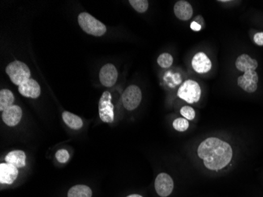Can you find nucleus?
<instances>
[{"label":"nucleus","instance_id":"obj_2","mask_svg":"<svg viewBox=\"0 0 263 197\" xmlns=\"http://www.w3.org/2000/svg\"><path fill=\"white\" fill-rule=\"evenodd\" d=\"M78 24L86 33L91 36H102L107 32V27L88 13L78 15Z\"/></svg>","mask_w":263,"mask_h":197},{"label":"nucleus","instance_id":"obj_1","mask_svg":"<svg viewBox=\"0 0 263 197\" xmlns=\"http://www.w3.org/2000/svg\"><path fill=\"white\" fill-rule=\"evenodd\" d=\"M198 155L208 169L218 171L230 164L233 149L227 142L218 138H209L200 143Z\"/></svg>","mask_w":263,"mask_h":197},{"label":"nucleus","instance_id":"obj_8","mask_svg":"<svg viewBox=\"0 0 263 197\" xmlns=\"http://www.w3.org/2000/svg\"><path fill=\"white\" fill-rule=\"evenodd\" d=\"M154 187L158 195L162 197H169L174 189L172 177L166 173H161L157 176Z\"/></svg>","mask_w":263,"mask_h":197},{"label":"nucleus","instance_id":"obj_24","mask_svg":"<svg viewBox=\"0 0 263 197\" xmlns=\"http://www.w3.org/2000/svg\"><path fill=\"white\" fill-rule=\"evenodd\" d=\"M56 158L61 164H65L69 159V154L67 150L60 149L56 152Z\"/></svg>","mask_w":263,"mask_h":197},{"label":"nucleus","instance_id":"obj_6","mask_svg":"<svg viewBox=\"0 0 263 197\" xmlns=\"http://www.w3.org/2000/svg\"><path fill=\"white\" fill-rule=\"evenodd\" d=\"M112 96L109 92H103L99 103V114L103 122L111 123L115 119L114 105L111 102Z\"/></svg>","mask_w":263,"mask_h":197},{"label":"nucleus","instance_id":"obj_19","mask_svg":"<svg viewBox=\"0 0 263 197\" xmlns=\"http://www.w3.org/2000/svg\"><path fill=\"white\" fill-rule=\"evenodd\" d=\"M14 101V94L8 89H2L0 92V111L5 110L13 106Z\"/></svg>","mask_w":263,"mask_h":197},{"label":"nucleus","instance_id":"obj_26","mask_svg":"<svg viewBox=\"0 0 263 197\" xmlns=\"http://www.w3.org/2000/svg\"><path fill=\"white\" fill-rule=\"evenodd\" d=\"M190 27L193 31H196V32L200 31L201 28H202V26H200V24H199L198 22H192L191 23Z\"/></svg>","mask_w":263,"mask_h":197},{"label":"nucleus","instance_id":"obj_13","mask_svg":"<svg viewBox=\"0 0 263 197\" xmlns=\"http://www.w3.org/2000/svg\"><path fill=\"white\" fill-rule=\"evenodd\" d=\"M18 175V168L9 164L0 165V182L1 184L11 185Z\"/></svg>","mask_w":263,"mask_h":197},{"label":"nucleus","instance_id":"obj_17","mask_svg":"<svg viewBox=\"0 0 263 197\" xmlns=\"http://www.w3.org/2000/svg\"><path fill=\"white\" fill-rule=\"evenodd\" d=\"M62 119L69 128L73 130H79L83 126V122L81 117L70 112H64L62 113Z\"/></svg>","mask_w":263,"mask_h":197},{"label":"nucleus","instance_id":"obj_25","mask_svg":"<svg viewBox=\"0 0 263 197\" xmlns=\"http://www.w3.org/2000/svg\"><path fill=\"white\" fill-rule=\"evenodd\" d=\"M254 41L259 46H263V32H257L254 36Z\"/></svg>","mask_w":263,"mask_h":197},{"label":"nucleus","instance_id":"obj_5","mask_svg":"<svg viewBox=\"0 0 263 197\" xmlns=\"http://www.w3.org/2000/svg\"><path fill=\"white\" fill-rule=\"evenodd\" d=\"M122 104L128 111H133L138 108L142 100V92L138 86L130 85L122 94Z\"/></svg>","mask_w":263,"mask_h":197},{"label":"nucleus","instance_id":"obj_20","mask_svg":"<svg viewBox=\"0 0 263 197\" xmlns=\"http://www.w3.org/2000/svg\"><path fill=\"white\" fill-rule=\"evenodd\" d=\"M129 3L138 13L146 12L148 9L149 2L147 0H130Z\"/></svg>","mask_w":263,"mask_h":197},{"label":"nucleus","instance_id":"obj_18","mask_svg":"<svg viewBox=\"0 0 263 197\" xmlns=\"http://www.w3.org/2000/svg\"><path fill=\"white\" fill-rule=\"evenodd\" d=\"M91 189L87 185H75L68 192V197H91Z\"/></svg>","mask_w":263,"mask_h":197},{"label":"nucleus","instance_id":"obj_9","mask_svg":"<svg viewBox=\"0 0 263 197\" xmlns=\"http://www.w3.org/2000/svg\"><path fill=\"white\" fill-rule=\"evenodd\" d=\"M118 72L113 64H106L99 72V81L105 87H112L117 82Z\"/></svg>","mask_w":263,"mask_h":197},{"label":"nucleus","instance_id":"obj_14","mask_svg":"<svg viewBox=\"0 0 263 197\" xmlns=\"http://www.w3.org/2000/svg\"><path fill=\"white\" fill-rule=\"evenodd\" d=\"M174 10L176 18L181 21H188L193 15L192 5L184 0L177 1L174 5Z\"/></svg>","mask_w":263,"mask_h":197},{"label":"nucleus","instance_id":"obj_23","mask_svg":"<svg viewBox=\"0 0 263 197\" xmlns=\"http://www.w3.org/2000/svg\"><path fill=\"white\" fill-rule=\"evenodd\" d=\"M181 115L184 116L187 120H193L196 117V112L189 106H184L180 111Z\"/></svg>","mask_w":263,"mask_h":197},{"label":"nucleus","instance_id":"obj_10","mask_svg":"<svg viewBox=\"0 0 263 197\" xmlns=\"http://www.w3.org/2000/svg\"><path fill=\"white\" fill-rule=\"evenodd\" d=\"M192 66L196 73L206 74L211 70L212 63L210 58H208V56L205 53L198 52L192 58Z\"/></svg>","mask_w":263,"mask_h":197},{"label":"nucleus","instance_id":"obj_16","mask_svg":"<svg viewBox=\"0 0 263 197\" xmlns=\"http://www.w3.org/2000/svg\"><path fill=\"white\" fill-rule=\"evenodd\" d=\"M26 153L20 150L10 151L5 157L6 164H11L17 168H24L26 166Z\"/></svg>","mask_w":263,"mask_h":197},{"label":"nucleus","instance_id":"obj_3","mask_svg":"<svg viewBox=\"0 0 263 197\" xmlns=\"http://www.w3.org/2000/svg\"><path fill=\"white\" fill-rule=\"evenodd\" d=\"M6 72L11 82L18 86L27 82L31 76L29 68L24 62L20 61H14L9 64L6 66Z\"/></svg>","mask_w":263,"mask_h":197},{"label":"nucleus","instance_id":"obj_7","mask_svg":"<svg viewBox=\"0 0 263 197\" xmlns=\"http://www.w3.org/2000/svg\"><path fill=\"white\" fill-rule=\"evenodd\" d=\"M259 76L255 70H247L243 75L239 76L237 79L239 87L248 93H253L258 88Z\"/></svg>","mask_w":263,"mask_h":197},{"label":"nucleus","instance_id":"obj_11","mask_svg":"<svg viewBox=\"0 0 263 197\" xmlns=\"http://www.w3.org/2000/svg\"><path fill=\"white\" fill-rule=\"evenodd\" d=\"M22 110L18 105H13L2 112V121L9 126H15L20 122Z\"/></svg>","mask_w":263,"mask_h":197},{"label":"nucleus","instance_id":"obj_27","mask_svg":"<svg viewBox=\"0 0 263 197\" xmlns=\"http://www.w3.org/2000/svg\"><path fill=\"white\" fill-rule=\"evenodd\" d=\"M141 197V195H138V194H133V195L129 196V197Z\"/></svg>","mask_w":263,"mask_h":197},{"label":"nucleus","instance_id":"obj_15","mask_svg":"<svg viewBox=\"0 0 263 197\" xmlns=\"http://www.w3.org/2000/svg\"><path fill=\"white\" fill-rule=\"evenodd\" d=\"M235 67L241 72L255 70L258 68L257 60L251 58L248 55L243 54L235 60Z\"/></svg>","mask_w":263,"mask_h":197},{"label":"nucleus","instance_id":"obj_22","mask_svg":"<svg viewBox=\"0 0 263 197\" xmlns=\"http://www.w3.org/2000/svg\"><path fill=\"white\" fill-rule=\"evenodd\" d=\"M173 126L177 131L184 132L186 131L189 127V122L186 118L178 117V118L174 120V122H173Z\"/></svg>","mask_w":263,"mask_h":197},{"label":"nucleus","instance_id":"obj_21","mask_svg":"<svg viewBox=\"0 0 263 197\" xmlns=\"http://www.w3.org/2000/svg\"><path fill=\"white\" fill-rule=\"evenodd\" d=\"M158 63L162 68H169L172 66L174 58L169 53H162V55L158 56Z\"/></svg>","mask_w":263,"mask_h":197},{"label":"nucleus","instance_id":"obj_4","mask_svg":"<svg viewBox=\"0 0 263 197\" xmlns=\"http://www.w3.org/2000/svg\"><path fill=\"white\" fill-rule=\"evenodd\" d=\"M201 94L200 84L193 80L184 82L177 91L178 97L191 104L197 103L201 97Z\"/></svg>","mask_w":263,"mask_h":197},{"label":"nucleus","instance_id":"obj_12","mask_svg":"<svg viewBox=\"0 0 263 197\" xmlns=\"http://www.w3.org/2000/svg\"><path fill=\"white\" fill-rule=\"evenodd\" d=\"M18 91L25 97L36 99L40 95V84L33 79H29L27 82L18 86Z\"/></svg>","mask_w":263,"mask_h":197}]
</instances>
